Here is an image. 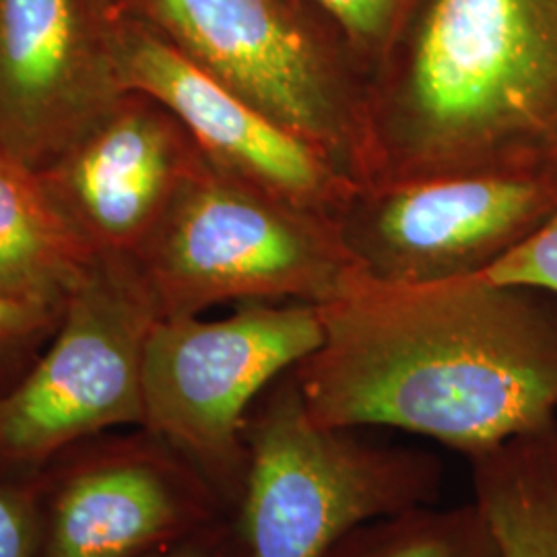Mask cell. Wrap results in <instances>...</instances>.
Masks as SVG:
<instances>
[{
	"instance_id": "20",
	"label": "cell",
	"mask_w": 557,
	"mask_h": 557,
	"mask_svg": "<svg viewBox=\"0 0 557 557\" xmlns=\"http://www.w3.org/2000/svg\"><path fill=\"white\" fill-rule=\"evenodd\" d=\"M145 557H248V549L236 512H230Z\"/></svg>"
},
{
	"instance_id": "19",
	"label": "cell",
	"mask_w": 557,
	"mask_h": 557,
	"mask_svg": "<svg viewBox=\"0 0 557 557\" xmlns=\"http://www.w3.org/2000/svg\"><path fill=\"white\" fill-rule=\"evenodd\" d=\"M483 277L535 287L557 298V211Z\"/></svg>"
},
{
	"instance_id": "18",
	"label": "cell",
	"mask_w": 557,
	"mask_h": 557,
	"mask_svg": "<svg viewBox=\"0 0 557 557\" xmlns=\"http://www.w3.org/2000/svg\"><path fill=\"white\" fill-rule=\"evenodd\" d=\"M44 469L23 471L0 460V557H38Z\"/></svg>"
},
{
	"instance_id": "2",
	"label": "cell",
	"mask_w": 557,
	"mask_h": 557,
	"mask_svg": "<svg viewBox=\"0 0 557 557\" xmlns=\"http://www.w3.org/2000/svg\"><path fill=\"white\" fill-rule=\"evenodd\" d=\"M557 165V0H418L368 81L361 186Z\"/></svg>"
},
{
	"instance_id": "13",
	"label": "cell",
	"mask_w": 557,
	"mask_h": 557,
	"mask_svg": "<svg viewBox=\"0 0 557 557\" xmlns=\"http://www.w3.org/2000/svg\"><path fill=\"white\" fill-rule=\"evenodd\" d=\"M94 255L48 197L40 172L0 149V296L62 310Z\"/></svg>"
},
{
	"instance_id": "17",
	"label": "cell",
	"mask_w": 557,
	"mask_h": 557,
	"mask_svg": "<svg viewBox=\"0 0 557 557\" xmlns=\"http://www.w3.org/2000/svg\"><path fill=\"white\" fill-rule=\"evenodd\" d=\"M62 310L0 296V397L34 366L59 326Z\"/></svg>"
},
{
	"instance_id": "5",
	"label": "cell",
	"mask_w": 557,
	"mask_h": 557,
	"mask_svg": "<svg viewBox=\"0 0 557 557\" xmlns=\"http://www.w3.org/2000/svg\"><path fill=\"white\" fill-rule=\"evenodd\" d=\"M188 60L366 180L368 73L310 0H119Z\"/></svg>"
},
{
	"instance_id": "9",
	"label": "cell",
	"mask_w": 557,
	"mask_h": 557,
	"mask_svg": "<svg viewBox=\"0 0 557 557\" xmlns=\"http://www.w3.org/2000/svg\"><path fill=\"white\" fill-rule=\"evenodd\" d=\"M230 512L168 442L119 430L44 467L38 557H145Z\"/></svg>"
},
{
	"instance_id": "16",
	"label": "cell",
	"mask_w": 557,
	"mask_h": 557,
	"mask_svg": "<svg viewBox=\"0 0 557 557\" xmlns=\"http://www.w3.org/2000/svg\"><path fill=\"white\" fill-rule=\"evenodd\" d=\"M324 13L368 73L384 59L418 0H310Z\"/></svg>"
},
{
	"instance_id": "10",
	"label": "cell",
	"mask_w": 557,
	"mask_h": 557,
	"mask_svg": "<svg viewBox=\"0 0 557 557\" xmlns=\"http://www.w3.org/2000/svg\"><path fill=\"white\" fill-rule=\"evenodd\" d=\"M103 32L120 87L163 103L221 172L331 220L361 186L147 23L112 13L103 20Z\"/></svg>"
},
{
	"instance_id": "3",
	"label": "cell",
	"mask_w": 557,
	"mask_h": 557,
	"mask_svg": "<svg viewBox=\"0 0 557 557\" xmlns=\"http://www.w3.org/2000/svg\"><path fill=\"white\" fill-rule=\"evenodd\" d=\"M160 320L220 304L324 306L363 278L337 223L202 160L131 255Z\"/></svg>"
},
{
	"instance_id": "11",
	"label": "cell",
	"mask_w": 557,
	"mask_h": 557,
	"mask_svg": "<svg viewBox=\"0 0 557 557\" xmlns=\"http://www.w3.org/2000/svg\"><path fill=\"white\" fill-rule=\"evenodd\" d=\"M122 94L87 0H0V149L40 172Z\"/></svg>"
},
{
	"instance_id": "21",
	"label": "cell",
	"mask_w": 557,
	"mask_h": 557,
	"mask_svg": "<svg viewBox=\"0 0 557 557\" xmlns=\"http://www.w3.org/2000/svg\"><path fill=\"white\" fill-rule=\"evenodd\" d=\"M87 2H89V7L94 9V13L100 15L101 20L110 17V15L114 13L116 4H119V0H87Z\"/></svg>"
},
{
	"instance_id": "4",
	"label": "cell",
	"mask_w": 557,
	"mask_h": 557,
	"mask_svg": "<svg viewBox=\"0 0 557 557\" xmlns=\"http://www.w3.org/2000/svg\"><path fill=\"white\" fill-rule=\"evenodd\" d=\"M244 440L248 469L236 518L248 557H322L374 518L440 499L438 458L320 423L294 370L257 398Z\"/></svg>"
},
{
	"instance_id": "8",
	"label": "cell",
	"mask_w": 557,
	"mask_h": 557,
	"mask_svg": "<svg viewBox=\"0 0 557 557\" xmlns=\"http://www.w3.org/2000/svg\"><path fill=\"white\" fill-rule=\"evenodd\" d=\"M557 211V165L359 186L338 236L368 281L423 285L487 273Z\"/></svg>"
},
{
	"instance_id": "1",
	"label": "cell",
	"mask_w": 557,
	"mask_h": 557,
	"mask_svg": "<svg viewBox=\"0 0 557 557\" xmlns=\"http://www.w3.org/2000/svg\"><path fill=\"white\" fill-rule=\"evenodd\" d=\"M324 337L294 368L312 418L395 428L467 458L557 421V298L475 277H363L319 306Z\"/></svg>"
},
{
	"instance_id": "6",
	"label": "cell",
	"mask_w": 557,
	"mask_h": 557,
	"mask_svg": "<svg viewBox=\"0 0 557 557\" xmlns=\"http://www.w3.org/2000/svg\"><path fill=\"white\" fill-rule=\"evenodd\" d=\"M322 337L319 306L301 301H242L220 320H158L145 351L140 428L188 458L236 512L248 469L246 418Z\"/></svg>"
},
{
	"instance_id": "14",
	"label": "cell",
	"mask_w": 557,
	"mask_h": 557,
	"mask_svg": "<svg viewBox=\"0 0 557 557\" xmlns=\"http://www.w3.org/2000/svg\"><path fill=\"white\" fill-rule=\"evenodd\" d=\"M469 462L504 557H557V421Z\"/></svg>"
},
{
	"instance_id": "12",
	"label": "cell",
	"mask_w": 557,
	"mask_h": 557,
	"mask_svg": "<svg viewBox=\"0 0 557 557\" xmlns=\"http://www.w3.org/2000/svg\"><path fill=\"white\" fill-rule=\"evenodd\" d=\"M202 160L163 103L124 91L83 139L40 170V178L91 252L133 255Z\"/></svg>"
},
{
	"instance_id": "15",
	"label": "cell",
	"mask_w": 557,
	"mask_h": 557,
	"mask_svg": "<svg viewBox=\"0 0 557 557\" xmlns=\"http://www.w3.org/2000/svg\"><path fill=\"white\" fill-rule=\"evenodd\" d=\"M322 557H504L478 502L425 504L361 524Z\"/></svg>"
},
{
	"instance_id": "7",
	"label": "cell",
	"mask_w": 557,
	"mask_h": 557,
	"mask_svg": "<svg viewBox=\"0 0 557 557\" xmlns=\"http://www.w3.org/2000/svg\"><path fill=\"white\" fill-rule=\"evenodd\" d=\"M158 310L131 255L96 252L27 374L0 397V460L23 471L85 440L140 428Z\"/></svg>"
}]
</instances>
